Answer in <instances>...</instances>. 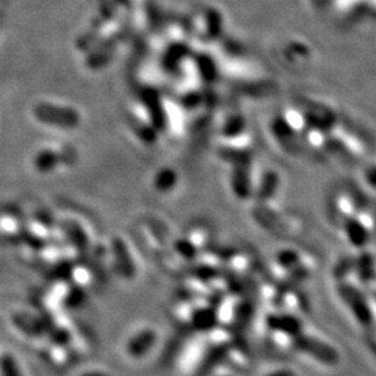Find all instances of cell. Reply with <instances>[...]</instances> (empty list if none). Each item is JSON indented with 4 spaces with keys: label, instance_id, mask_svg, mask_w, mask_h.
<instances>
[{
    "label": "cell",
    "instance_id": "1",
    "mask_svg": "<svg viewBox=\"0 0 376 376\" xmlns=\"http://www.w3.org/2000/svg\"><path fill=\"white\" fill-rule=\"evenodd\" d=\"M293 343H294V347L304 353V354H308L314 358H316L318 361L323 363V364H335L337 361V354L336 351L326 346L325 343L314 339V337H309V336H304L302 333L298 335L297 337L293 339Z\"/></svg>",
    "mask_w": 376,
    "mask_h": 376
},
{
    "label": "cell",
    "instance_id": "2",
    "mask_svg": "<svg viewBox=\"0 0 376 376\" xmlns=\"http://www.w3.org/2000/svg\"><path fill=\"white\" fill-rule=\"evenodd\" d=\"M266 325L270 330L290 336L291 339L302 333L301 321L291 315H270L266 319Z\"/></svg>",
    "mask_w": 376,
    "mask_h": 376
},
{
    "label": "cell",
    "instance_id": "3",
    "mask_svg": "<svg viewBox=\"0 0 376 376\" xmlns=\"http://www.w3.org/2000/svg\"><path fill=\"white\" fill-rule=\"evenodd\" d=\"M156 343V333L153 330L145 329L132 336L127 343V353L134 357L139 358L146 356Z\"/></svg>",
    "mask_w": 376,
    "mask_h": 376
},
{
    "label": "cell",
    "instance_id": "4",
    "mask_svg": "<svg viewBox=\"0 0 376 376\" xmlns=\"http://www.w3.org/2000/svg\"><path fill=\"white\" fill-rule=\"evenodd\" d=\"M193 325H194L195 329H198L201 332H208V330H211V329L215 328L216 318H215L214 312L207 311V309H202V311H198L194 315Z\"/></svg>",
    "mask_w": 376,
    "mask_h": 376
},
{
    "label": "cell",
    "instance_id": "5",
    "mask_svg": "<svg viewBox=\"0 0 376 376\" xmlns=\"http://www.w3.org/2000/svg\"><path fill=\"white\" fill-rule=\"evenodd\" d=\"M0 376H22L13 356L3 354L0 357Z\"/></svg>",
    "mask_w": 376,
    "mask_h": 376
},
{
    "label": "cell",
    "instance_id": "6",
    "mask_svg": "<svg viewBox=\"0 0 376 376\" xmlns=\"http://www.w3.org/2000/svg\"><path fill=\"white\" fill-rule=\"evenodd\" d=\"M52 340H53L55 343H57V344H66V343L70 340V336H69V333H67L66 330H63V329H56V330L53 332V335H52Z\"/></svg>",
    "mask_w": 376,
    "mask_h": 376
},
{
    "label": "cell",
    "instance_id": "7",
    "mask_svg": "<svg viewBox=\"0 0 376 376\" xmlns=\"http://www.w3.org/2000/svg\"><path fill=\"white\" fill-rule=\"evenodd\" d=\"M267 376H295V374L290 370H277V371L270 372Z\"/></svg>",
    "mask_w": 376,
    "mask_h": 376
},
{
    "label": "cell",
    "instance_id": "8",
    "mask_svg": "<svg viewBox=\"0 0 376 376\" xmlns=\"http://www.w3.org/2000/svg\"><path fill=\"white\" fill-rule=\"evenodd\" d=\"M81 376H108L106 374H104V372H97V371H94V372H87V374H84V375Z\"/></svg>",
    "mask_w": 376,
    "mask_h": 376
}]
</instances>
